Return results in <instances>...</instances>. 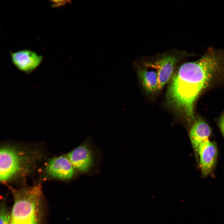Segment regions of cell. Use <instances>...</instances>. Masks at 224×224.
<instances>
[{
	"instance_id": "12",
	"label": "cell",
	"mask_w": 224,
	"mask_h": 224,
	"mask_svg": "<svg viewBox=\"0 0 224 224\" xmlns=\"http://www.w3.org/2000/svg\"><path fill=\"white\" fill-rule=\"evenodd\" d=\"M70 1L67 0L52 1L51 3L53 7H58L69 3Z\"/></svg>"
},
{
	"instance_id": "2",
	"label": "cell",
	"mask_w": 224,
	"mask_h": 224,
	"mask_svg": "<svg viewBox=\"0 0 224 224\" xmlns=\"http://www.w3.org/2000/svg\"><path fill=\"white\" fill-rule=\"evenodd\" d=\"M11 224H42L44 199L40 184L13 190Z\"/></svg>"
},
{
	"instance_id": "3",
	"label": "cell",
	"mask_w": 224,
	"mask_h": 224,
	"mask_svg": "<svg viewBox=\"0 0 224 224\" xmlns=\"http://www.w3.org/2000/svg\"><path fill=\"white\" fill-rule=\"evenodd\" d=\"M90 142L87 140L85 141L67 155L78 173L89 174L96 167L97 155Z\"/></svg>"
},
{
	"instance_id": "10",
	"label": "cell",
	"mask_w": 224,
	"mask_h": 224,
	"mask_svg": "<svg viewBox=\"0 0 224 224\" xmlns=\"http://www.w3.org/2000/svg\"><path fill=\"white\" fill-rule=\"evenodd\" d=\"M138 77L145 90L149 93L159 90V82L156 71H149L146 68H139Z\"/></svg>"
},
{
	"instance_id": "11",
	"label": "cell",
	"mask_w": 224,
	"mask_h": 224,
	"mask_svg": "<svg viewBox=\"0 0 224 224\" xmlns=\"http://www.w3.org/2000/svg\"><path fill=\"white\" fill-rule=\"evenodd\" d=\"M0 224H11V212L4 203H2L1 206Z\"/></svg>"
},
{
	"instance_id": "4",
	"label": "cell",
	"mask_w": 224,
	"mask_h": 224,
	"mask_svg": "<svg viewBox=\"0 0 224 224\" xmlns=\"http://www.w3.org/2000/svg\"><path fill=\"white\" fill-rule=\"evenodd\" d=\"M25 156L14 148L5 147L0 150V179L3 183L11 180L23 170Z\"/></svg>"
},
{
	"instance_id": "1",
	"label": "cell",
	"mask_w": 224,
	"mask_h": 224,
	"mask_svg": "<svg viewBox=\"0 0 224 224\" xmlns=\"http://www.w3.org/2000/svg\"><path fill=\"white\" fill-rule=\"evenodd\" d=\"M224 69V51L209 48L198 59L185 63L172 77L167 93L169 105L189 122L195 120L194 106L213 77Z\"/></svg>"
},
{
	"instance_id": "6",
	"label": "cell",
	"mask_w": 224,
	"mask_h": 224,
	"mask_svg": "<svg viewBox=\"0 0 224 224\" xmlns=\"http://www.w3.org/2000/svg\"><path fill=\"white\" fill-rule=\"evenodd\" d=\"M46 169L52 177L63 180H72L78 173L67 156L52 158L49 162Z\"/></svg>"
},
{
	"instance_id": "8",
	"label": "cell",
	"mask_w": 224,
	"mask_h": 224,
	"mask_svg": "<svg viewBox=\"0 0 224 224\" xmlns=\"http://www.w3.org/2000/svg\"><path fill=\"white\" fill-rule=\"evenodd\" d=\"M200 166L203 175L208 176L213 170L217 156L215 143L208 139L202 142L198 150Z\"/></svg>"
},
{
	"instance_id": "13",
	"label": "cell",
	"mask_w": 224,
	"mask_h": 224,
	"mask_svg": "<svg viewBox=\"0 0 224 224\" xmlns=\"http://www.w3.org/2000/svg\"><path fill=\"white\" fill-rule=\"evenodd\" d=\"M220 129L224 137V114L221 117L219 123Z\"/></svg>"
},
{
	"instance_id": "5",
	"label": "cell",
	"mask_w": 224,
	"mask_h": 224,
	"mask_svg": "<svg viewBox=\"0 0 224 224\" xmlns=\"http://www.w3.org/2000/svg\"><path fill=\"white\" fill-rule=\"evenodd\" d=\"M188 56L189 54L184 52H168L160 55L154 63L146 64L147 67L154 68L157 71L159 90H161L168 82L176 63L182 58Z\"/></svg>"
},
{
	"instance_id": "9",
	"label": "cell",
	"mask_w": 224,
	"mask_h": 224,
	"mask_svg": "<svg viewBox=\"0 0 224 224\" xmlns=\"http://www.w3.org/2000/svg\"><path fill=\"white\" fill-rule=\"evenodd\" d=\"M211 133L209 125L204 120L199 119L192 125L189 133V137L194 152L198 155L200 144L208 139Z\"/></svg>"
},
{
	"instance_id": "7",
	"label": "cell",
	"mask_w": 224,
	"mask_h": 224,
	"mask_svg": "<svg viewBox=\"0 0 224 224\" xmlns=\"http://www.w3.org/2000/svg\"><path fill=\"white\" fill-rule=\"evenodd\" d=\"M13 63L23 72L30 73L40 64L43 57L35 52L28 49L20 50L10 53Z\"/></svg>"
}]
</instances>
